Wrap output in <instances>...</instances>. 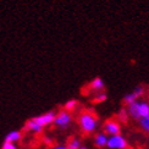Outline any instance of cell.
<instances>
[{"label": "cell", "instance_id": "obj_12", "mask_svg": "<svg viewBox=\"0 0 149 149\" xmlns=\"http://www.w3.org/2000/svg\"><path fill=\"white\" fill-rule=\"evenodd\" d=\"M77 105H78V102L77 100H74V99H71V100H69V102H66V104H65V111H67V113H70V111H73L74 109L77 108Z\"/></svg>", "mask_w": 149, "mask_h": 149}, {"label": "cell", "instance_id": "obj_3", "mask_svg": "<svg viewBox=\"0 0 149 149\" xmlns=\"http://www.w3.org/2000/svg\"><path fill=\"white\" fill-rule=\"evenodd\" d=\"M72 121V116L70 113H67L65 110L59 111L58 114H55V119H54V125L58 126L60 128H67L69 125Z\"/></svg>", "mask_w": 149, "mask_h": 149}, {"label": "cell", "instance_id": "obj_1", "mask_svg": "<svg viewBox=\"0 0 149 149\" xmlns=\"http://www.w3.org/2000/svg\"><path fill=\"white\" fill-rule=\"evenodd\" d=\"M78 123H79V127L82 130L83 133L91 134L97 130L98 119L93 111L86 110L83 113H81V115L78 117Z\"/></svg>", "mask_w": 149, "mask_h": 149}, {"label": "cell", "instance_id": "obj_15", "mask_svg": "<svg viewBox=\"0 0 149 149\" xmlns=\"http://www.w3.org/2000/svg\"><path fill=\"white\" fill-rule=\"evenodd\" d=\"M105 100H107V94L104 92H99L94 98V103H103Z\"/></svg>", "mask_w": 149, "mask_h": 149}, {"label": "cell", "instance_id": "obj_11", "mask_svg": "<svg viewBox=\"0 0 149 149\" xmlns=\"http://www.w3.org/2000/svg\"><path fill=\"white\" fill-rule=\"evenodd\" d=\"M66 147H67V149H79L82 146H81V141L74 137V138H71L69 141V143H67Z\"/></svg>", "mask_w": 149, "mask_h": 149}, {"label": "cell", "instance_id": "obj_13", "mask_svg": "<svg viewBox=\"0 0 149 149\" xmlns=\"http://www.w3.org/2000/svg\"><path fill=\"white\" fill-rule=\"evenodd\" d=\"M139 123H141V127L143 128L146 132L149 133V116L141 119V120H139Z\"/></svg>", "mask_w": 149, "mask_h": 149}, {"label": "cell", "instance_id": "obj_5", "mask_svg": "<svg viewBox=\"0 0 149 149\" xmlns=\"http://www.w3.org/2000/svg\"><path fill=\"white\" fill-rule=\"evenodd\" d=\"M54 119H55V113L54 111H48V113L43 114V115H39V116H36L33 117V121L38 125L39 127L44 128L49 125H52V123L54 122Z\"/></svg>", "mask_w": 149, "mask_h": 149}, {"label": "cell", "instance_id": "obj_18", "mask_svg": "<svg viewBox=\"0 0 149 149\" xmlns=\"http://www.w3.org/2000/svg\"><path fill=\"white\" fill-rule=\"evenodd\" d=\"M79 149H87V148H86V147H81Z\"/></svg>", "mask_w": 149, "mask_h": 149}, {"label": "cell", "instance_id": "obj_17", "mask_svg": "<svg viewBox=\"0 0 149 149\" xmlns=\"http://www.w3.org/2000/svg\"><path fill=\"white\" fill-rule=\"evenodd\" d=\"M52 149H67V147L66 146H55Z\"/></svg>", "mask_w": 149, "mask_h": 149}, {"label": "cell", "instance_id": "obj_2", "mask_svg": "<svg viewBox=\"0 0 149 149\" xmlns=\"http://www.w3.org/2000/svg\"><path fill=\"white\" fill-rule=\"evenodd\" d=\"M128 116H132L136 120H141L149 116V104L147 102H134L128 105Z\"/></svg>", "mask_w": 149, "mask_h": 149}, {"label": "cell", "instance_id": "obj_9", "mask_svg": "<svg viewBox=\"0 0 149 149\" xmlns=\"http://www.w3.org/2000/svg\"><path fill=\"white\" fill-rule=\"evenodd\" d=\"M108 134H105L104 132H100L95 136L94 138V143L98 148H103V147H107V143H108Z\"/></svg>", "mask_w": 149, "mask_h": 149}, {"label": "cell", "instance_id": "obj_16", "mask_svg": "<svg viewBox=\"0 0 149 149\" xmlns=\"http://www.w3.org/2000/svg\"><path fill=\"white\" fill-rule=\"evenodd\" d=\"M1 149H18V148L15 143H8V142H4Z\"/></svg>", "mask_w": 149, "mask_h": 149}, {"label": "cell", "instance_id": "obj_14", "mask_svg": "<svg viewBox=\"0 0 149 149\" xmlns=\"http://www.w3.org/2000/svg\"><path fill=\"white\" fill-rule=\"evenodd\" d=\"M117 117H119V120L121 122H126L128 120V113H127V110L122 109L120 113H119V115H117Z\"/></svg>", "mask_w": 149, "mask_h": 149}, {"label": "cell", "instance_id": "obj_4", "mask_svg": "<svg viewBox=\"0 0 149 149\" xmlns=\"http://www.w3.org/2000/svg\"><path fill=\"white\" fill-rule=\"evenodd\" d=\"M127 146H128L127 141L121 134L110 136V137L108 138L107 147H109L110 149H126Z\"/></svg>", "mask_w": 149, "mask_h": 149}, {"label": "cell", "instance_id": "obj_7", "mask_svg": "<svg viewBox=\"0 0 149 149\" xmlns=\"http://www.w3.org/2000/svg\"><path fill=\"white\" fill-rule=\"evenodd\" d=\"M143 94H144V87L143 86H138L132 93H128V94L123 98V102H125L127 105H130V104H132L134 102H137V99L141 98Z\"/></svg>", "mask_w": 149, "mask_h": 149}, {"label": "cell", "instance_id": "obj_8", "mask_svg": "<svg viewBox=\"0 0 149 149\" xmlns=\"http://www.w3.org/2000/svg\"><path fill=\"white\" fill-rule=\"evenodd\" d=\"M21 138H22V132L15 130V131H11L6 134L4 142H8V143H16V142H20Z\"/></svg>", "mask_w": 149, "mask_h": 149}, {"label": "cell", "instance_id": "obj_6", "mask_svg": "<svg viewBox=\"0 0 149 149\" xmlns=\"http://www.w3.org/2000/svg\"><path fill=\"white\" fill-rule=\"evenodd\" d=\"M121 131V126L119 121L116 120H108L104 123V133L105 134H110V136H116L120 134Z\"/></svg>", "mask_w": 149, "mask_h": 149}, {"label": "cell", "instance_id": "obj_10", "mask_svg": "<svg viewBox=\"0 0 149 149\" xmlns=\"http://www.w3.org/2000/svg\"><path fill=\"white\" fill-rule=\"evenodd\" d=\"M104 81L100 78V77H97V78H94L91 82V84H89V89H92V91H95V92H102L103 89H104Z\"/></svg>", "mask_w": 149, "mask_h": 149}]
</instances>
